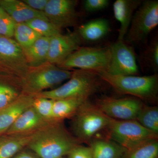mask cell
I'll return each mask as SVG.
<instances>
[{"label": "cell", "mask_w": 158, "mask_h": 158, "mask_svg": "<svg viewBox=\"0 0 158 158\" xmlns=\"http://www.w3.org/2000/svg\"><path fill=\"white\" fill-rule=\"evenodd\" d=\"M41 37L25 23L16 24L14 37L22 48L29 47Z\"/></svg>", "instance_id": "obj_25"}, {"label": "cell", "mask_w": 158, "mask_h": 158, "mask_svg": "<svg viewBox=\"0 0 158 158\" xmlns=\"http://www.w3.org/2000/svg\"><path fill=\"white\" fill-rule=\"evenodd\" d=\"M24 93L21 78L0 73V110L10 104Z\"/></svg>", "instance_id": "obj_18"}, {"label": "cell", "mask_w": 158, "mask_h": 158, "mask_svg": "<svg viewBox=\"0 0 158 158\" xmlns=\"http://www.w3.org/2000/svg\"><path fill=\"white\" fill-rule=\"evenodd\" d=\"M12 158H40L39 157L31 152L21 151Z\"/></svg>", "instance_id": "obj_34"}, {"label": "cell", "mask_w": 158, "mask_h": 158, "mask_svg": "<svg viewBox=\"0 0 158 158\" xmlns=\"http://www.w3.org/2000/svg\"><path fill=\"white\" fill-rule=\"evenodd\" d=\"M50 122L44 119L32 106L19 117L4 135L34 132Z\"/></svg>", "instance_id": "obj_17"}, {"label": "cell", "mask_w": 158, "mask_h": 158, "mask_svg": "<svg viewBox=\"0 0 158 158\" xmlns=\"http://www.w3.org/2000/svg\"><path fill=\"white\" fill-rule=\"evenodd\" d=\"M88 99L84 98H70L54 100L52 110L54 120H63L72 118Z\"/></svg>", "instance_id": "obj_23"}, {"label": "cell", "mask_w": 158, "mask_h": 158, "mask_svg": "<svg viewBox=\"0 0 158 158\" xmlns=\"http://www.w3.org/2000/svg\"><path fill=\"white\" fill-rule=\"evenodd\" d=\"M142 2L141 0H116L113 3L114 16L119 23L117 41H124L134 13Z\"/></svg>", "instance_id": "obj_15"}, {"label": "cell", "mask_w": 158, "mask_h": 158, "mask_svg": "<svg viewBox=\"0 0 158 158\" xmlns=\"http://www.w3.org/2000/svg\"><path fill=\"white\" fill-rule=\"evenodd\" d=\"M110 48L111 59L106 73L115 76L139 74L135 54L131 46L124 41H117Z\"/></svg>", "instance_id": "obj_11"}, {"label": "cell", "mask_w": 158, "mask_h": 158, "mask_svg": "<svg viewBox=\"0 0 158 158\" xmlns=\"http://www.w3.org/2000/svg\"><path fill=\"white\" fill-rule=\"evenodd\" d=\"M22 1L32 9L44 12L48 0H23Z\"/></svg>", "instance_id": "obj_33"}, {"label": "cell", "mask_w": 158, "mask_h": 158, "mask_svg": "<svg viewBox=\"0 0 158 158\" xmlns=\"http://www.w3.org/2000/svg\"></svg>", "instance_id": "obj_36"}, {"label": "cell", "mask_w": 158, "mask_h": 158, "mask_svg": "<svg viewBox=\"0 0 158 158\" xmlns=\"http://www.w3.org/2000/svg\"><path fill=\"white\" fill-rule=\"evenodd\" d=\"M50 39L41 37L29 47L23 48L29 67H35L48 62Z\"/></svg>", "instance_id": "obj_22"}, {"label": "cell", "mask_w": 158, "mask_h": 158, "mask_svg": "<svg viewBox=\"0 0 158 158\" xmlns=\"http://www.w3.org/2000/svg\"><path fill=\"white\" fill-rule=\"evenodd\" d=\"M6 12L4 11V9L2 8L1 6H0V17L3 15L6 14Z\"/></svg>", "instance_id": "obj_35"}, {"label": "cell", "mask_w": 158, "mask_h": 158, "mask_svg": "<svg viewBox=\"0 0 158 158\" xmlns=\"http://www.w3.org/2000/svg\"><path fill=\"white\" fill-rule=\"evenodd\" d=\"M29 67L23 48L15 40L0 36V73L21 79Z\"/></svg>", "instance_id": "obj_9"}, {"label": "cell", "mask_w": 158, "mask_h": 158, "mask_svg": "<svg viewBox=\"0 0 158 158\" xmlns=\"http://www.w3.org/2000/svg\"><path fill=\"white\" fill-rule=\"evenodd\" d=\"M107 130L111 140L128 150L158 138V135L145 128L136 120H120L113 118Z\"/></svg>", "instance_id": "obj_8"}, {"label": "cell", "mask_w": 158, "mask_h": 158, "mask_svg": "<svg viewBox=\"0 0 158 158\" xmlns=\"http://www.w3.org/2000/svg\"><path fill=\"white\" fill-rule=\"evenodd\" d=\"M63 120H53L33 133L27 147L40 158H61L81 142L69 132Z\"/></svg>", "instance_id": "obj_1"}, {"label": "cell", "mask_w": 158, "mask_h": 158, "mask_svg": "<svg viewBox=\"0 0 158 158\" xmlns=\"http://www.w3.org/2000/svg\"><path fill=\"white\" fill-rule=\"evenodd\" d=\"M34 133L3 135L0 137V158H13L27 147Z\"/></svg>", "instance_id": "obj_20"}, {"label": "cell", "mask_w": 158, "mask_h": 158, "mask_svg": "<svg viewBox=\"0 0 158 158\" xmlns=\"http://www.w3.org/2000/svg\"><path fill=\"white\" fill-rule=\"evenodd\" d=\"M34 99L32 95L24 93L0 110V136L4 135L19 117L32 106Z\"/></svg>", "instance_id": "obj_14"}, {"label": "cell", "mask_w": 158, "mask_h": 158, "mask_svg": "<svg viewBox=\"0 0 158 158\" xmlns=\"http://www.w3.org/2000/svg\"><path fill=\"white\" fill-rule=\"evenodd\" d=\"M72 74V71L62 69L48 62L29 67L21 79L24 93L35 96L68 80Z\"/></svg>", "instance_id": "obj_4"}, {"label": "cell", "mask_w": 158, "mask_h": 158, "mask_svg": "<svg viewBox=\"0 0 158 158\" xmlns=\"http://www.w3.org/2000/svg\"><path fill=\"white\" fill-rule=\"evenodd\" d=\"M110 31L109 20L103 18H99L83 24L77 31L82 41L95 42L104 39Z\"/></svg>", "instance_id": "obj_19"}, {"label": "cell", "mask_w": 158, "mask_h": 158, "mask_svg": "<svg viewBox=\"0 0 158 158\" xmlns=\"http://www.w3.org/2000/svg\"><path fill=\"white\" fill-rule=\"evenodd\" d=\"M16 23L7 13L0 17V36L13 38Z\"/></svg>", "instance_id": "obj_30"}, {"label": "cell", "mask_w": 158, "mask_h": 158, "mask_svg": "<svg viewBox=\"0 0 158 158\" xmlns=\"http://www.w3.org/2000/svg\"><path fill=\"white\" fill-rule=\"evenodd\" d=\"M158 25V0L142 1L134 13L124 42L135 44L144 42Z\"/></svg>", "instance_id": "obj_6"}, {"label": "cell", "mask_w": 158, "mask_h": 158, "mask_svg": "<svg viewBox=\"0 0 158 158\" xmlns=\"http://www.w3.org/2000/svg\"><path fill=\"white\" fill-rule=\"evenodd\" d=\"M25 23L42 37H51L62 33L61 29L57 27L46 20L34 19L27 22Z\"/></svg>", "instance_id": "obj_28"}, {"label": "cell", "mask_w": 158, "mask_h": 158, "mask_svg": "<svg viewBox=\"0 0 158 158\" xmlns=\"http://www.w3.org/2000/svg\"><path fill=\"white\" fill-rule=\"evenodd\" d=\"M102 81L110 84L116 91L129 94L141 101H156L158 93V76H115L106 72H96Z\"/></svg>", "instance_id": "obj_2"}, {"label": "cell", "mask_w": 158, "mask_h": 158, "mask_svg": "<svg viewBox=\"0 0 158 158\" xmlns=\"http://www.w3.org/2000/svg\"><path fill=\"white\" fill-rule=\"evenodd\" d=\"M144 104L135 98H116L103 96L98 99L95 105L110 118L120 120H136Z\"/></svg>", "instance_id": "obj_10"}, {"label": "cell", "mask_w": 158, "mask_h": 158, "mask_svg": "<svg viewBox=\"0 0 158 158\" xmlns=\"http://www.w3.org/2000/svg\"><path fill=\"white\" fill-rule=\"evenodd\" d=\"M0 6L16 23H26L34 19L49 21L44 12L32 9L22 1L0 0Z\"/></svg>", "instance_id": "obj_16"}, {"label": "cell", "mask_w": 158, "mask_h": 158, "mask_svg": "<svg viewBox=\"0 0 158 158\" xmlns=\"http://www.w3.org/2000/svg\"><path fill=\"white\" fill-rule=\"evenodd\" d=\"M102 81L95 72L76 69L68 81L54 89L47 90L34 97H40L50 99H61L70 98L89 97L97 92Z\"/></svg>", "instance_id": "obj_3"}, {"label": "cell", "mask_w": 158, "mask_h": 158, "mask_svg": "<svg viewBox=\"0 0 158 158\" xmlns=\"http://www.w3.org/2000/svg\"><path fill=\"white\" fill-rule=\"evenodd\" d=\"M82 40L77 31L51 37L48 62L58 65L81 47Z\"/></svg>", "instance_id": "obj_13"}, {"label": "cell", "mask_w": 158, "mask_h": 158, "mask_svg": "<svg viewBox=\"0 0 158 158\" xmlns=\"http://www.w3.org/2000/svg\"><path fill=\"white\" fill-rule=\"evenodd\" d=\"M77 0H48L44 14L49 21L62 30L76 26L78 20Z\"/></svg>", "instance_id": "obj_12"}, {"label": "cell", "mask_w": 158, "mask_h": 158, "mask_svg": "<svg viewBox=\"0 0 158 158\" xmlns=\"http://www.w3.org/2000/svg\"><path fill=\"white\" fill-rule=\"evenodd\" d=\"M158 156V139H155L128 150L123 158H157Z\"/></svg>", "instance_id": "obj_26"}, {"label": "cell", "mask_w": 158, "mask_h": 158, "mask_svg": "<svg viewBox=\"0 0 158 158\" xmlns=\"http://www.w3.org/2000/svg\"><path fill=\"white\" fill-rule=\"evenodd\" d=\"M93 158H123L128 150L112 140L97 138L89 142Z\"/></svg>", "instance_id": "obj_21"}, {"label": "cell", "mask_w": 158, "mask_h": 158, "mask_svg": "<svg viewBox=\"0 0 158 158\" xmlns=\"http://www.w3.org/2000/svg\"><path fill=\"white\" fill-rule=\"evenodd\" d=\"M54 100L50 99L34 97L32 107L44 119L47 121H53L52 116Z\"/></svg>", "instance_id": "obj_29"}, {"label": "cell", "mask_w": 158, "mask_h": 158, "mask_svg": "<svg viewBox=\"0 0 158 158\" xmlns=\"http://www.w3.org/2000/svg\"><path fill=\"white\" fill-rule=\"evenodd\" d=\"M141 64L157 74L158 71V39L157 36L151 40L141 55Z\"/></svg>", "instance_id": "obj_27"}, {"label": "cell", "mask_w": 158, "mask_h": 158, "mask_svg": "<svg viewBox=\"0 0 158 158\" xmlns=\"http://www.w3.org/2000/svg\"><path fill=\"white\" fill-rule=\"evenodd\" d=\"M136 120L145 128L158 135V108L144 105Z\"/></svg>", "instance_id": "obj_24"}, {"label": "cell", "mask_w": 158, "mask_h": 158, "mask_svg": "<svg viewBox=\"0 0 158 158\" xmlns=\"http://www.w3.org/2000/svg\"><path fill=\"white\" fill-rule=\"evenodd\" d=\"M110 5L109 0H85L83 6L85 11L94 12L106 9Z\"/></svg>", "instance_id": "obj_31"}, {"label": "cell", "mask_w": 158, "mask_h": 158, "mask_svg": "<svg viewBox=\"0 0 158 158\" xmlns=\"http://www.w3.org/2000/svg\"><path fill=\"white\" fill-rule=\"evenodd\" d=\"M72 118V129L74 137L81 143L90 142L99 132L108 129L113 119L88 99L81 106Z\"/></svg>", "instance_id": "obj_5"}, {"label": "cell", "mask_w": 158, "mask_h": 158, "mask_svg": "<svg viewBox=\"0 0 158 158\" xmlns=\"http://www.w3.org/2000/svg\"><path fill=\"white\" fill-rule=\"evenodd\" d=\"M110 59V46L103 48L81 47L63 62L57 65L66 70L77 68L95 72H106Z\"/></svg>", "instance_id": "obj_7"}, {"label": "cell", "mask_w": 158, "mask_h": 158, "mask_svg": "<svg viewBox=\"0 0 158 158\" xmlns=\"http://www.w3.org/2000/svg\"><path fill=\"white\" fill-rule=\"evenodd\" d=\"M69 158H93L90 146L85 147L79 145L69 153Z\"/></svg>", "instance_id": "obj_32"}]
</instances>
